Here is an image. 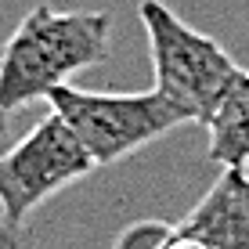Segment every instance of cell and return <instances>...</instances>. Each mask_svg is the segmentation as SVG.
I'll list each match as a JSON object with an SVG mask.
<instances>
[{
	"label": "cell",
	"instance_id": "cell-3",
	"mask_svg": "<svg viewBox=\"0 0 249 249\" xmlns=\"http://www.w3.org/2000/svg\"><path fill=\"white\" fill-rule=\"evenodd\" d=\"M141 25L148 33L156 90L184 105L195 123H206L242 69L213 36L192 29L162 0H141Z\"/></svg>",
	"mask_w": 249,
	"mask_h": 249
},
{
	"label": "cell",
	"instance_id": "cell-1",
	"mask_svg": "<svg viewBox=\"0 0 249 249\" xmlns=\"http://www.w3.org/2000/svg\"><path fill=\"white\" fill-rule=\"evenodd\" d=\"M112 47L108 11H58L36 4L0 47V112L51 98L76 72L94 69Z\"/></svg>",
	"mask_w": 249,
	"mask_h": 249
},
{
	"label": "cell",
	"instance_id": "cell-9",
	"mask_svg": "<svg viewBox=\"0 0 249 249\" xmlns=\"http://www.w3.org/2000/svg\"><path fill=\"white\" fill-rule=\"evenodd\" d=\"M162 249H206V246L195 242L188 231H181V224H170V235H166V246Z\"/></svg>",
	"mask_w": 249,
	"mask_h": 249
},
{
	"label": "cell",
	"instance_id": "cell-8",
	"mask_svg": "<svg viewBox=\"0 0 249 249\" xmlns=\"http://www.w3.org/2000/svg\"><path fill=\"white\" fill-rule=\"evenodd\" d=\"M0 249H29L25 246V228L0 217Z\"/></svg>",
	"mask_w": 249,
	"mask_h": 249
},
{
	"label": "cell",
	"instance_id": "cell-2",
	"mask_svg": "<svg viewBox=\"0 0 249 249\" xmlns=\"http://www.w3.org/2000/svg\"><path fill=\"white\" fill-rule=\"evenodd\" d=\"M47 101L51 112L62 116L65 126L90 152L94 166H112L148 141L170 134L174 126L192 123V112L156 87L134 94H98L65 83Z\"/></svg>",
	"mask_w": 249,
	"mask_h": 249
},
{
	"label": "cell",
	"instance_id": "cell-7",
	"mask_svg": "<svg viewBox=\"0 0 249 249\" xmlns=\"http://www.w3.org/2000/svg\"><path fill=\"white\" fill-rule=\"evenodd\" d=\"M166 235H170V224H162V220H137V224L119 231L112 249H162Z\"/></svg>",
	"mask_w": 249,
	"mask_h": 249
},
{
	"label": "cell",
	"instance_id": "cell-4",
	"mask_svg": "<svg viewBox=\"0 0 249 249\" xmlns=\"http://www.w3.org/2000/svg\"><path fill=\"white\" fill-rule=\"evenodd\" d=\"M94 170L90 152L58 112L44 116L0 156V217L25 228L29 213Z\"/></svg>",
	"mask_w": 249,
	"mask_h": 249
},
{
	"label": "cell",
	"instance_id": "cell-5",
	"mask_svg": "<svg viewBox=\"0 0 249 249\" xmlns=\"http://www.w3.org/2000/svg\"><path fill=\"white\" fill-rule=\"evenodd\" d=\"M206 249H249V170H224L181 220Z\"/></svg>",
	"mask_w": 249,
	"mask_h": 249
},
{
	"label": "cell",
	"instance_id": "cell-6",
	"mask_svg": "<svg viewBox=\"0 0 249 249\" xmlns=\"http://www.w3.org/2000/svg\"><path fill=\"white\" fill-rule=\"evenodd\" d=\"M210 130V159L220 170H249V69L235 76V83L206 119Z\"/></svg>",
	"mask_w": 249,
	"mask_h": 249
},
{
	"label": "cell",
	"instance_id": "cell-10",
	"mask_svg": "<svg viewBox=\"0 0 249 249\" xmlns=\"http://www.w3.org/2000/svg\"><path fill=\"white\" fill-rule=\"evenodd\" d=\"M11 148V123H7V112H0V156Z\"/></svg>",
	"mask_w": 249,
	"mask_h": 249
}]
</instances>
